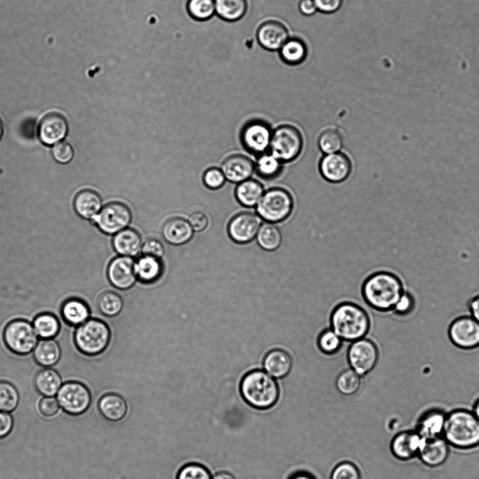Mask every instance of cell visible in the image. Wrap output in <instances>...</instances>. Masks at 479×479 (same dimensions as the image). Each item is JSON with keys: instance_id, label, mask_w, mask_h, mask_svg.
<instances>
[{"instance_id": "ba28073f", "label": "cell", "mask_w": 479, "mask_h": 479, "mask_svg": "<svg viewBox=\"0 0 479 479\" xmlns=\"http://www.w3.org/2000/svg\"><path fill=\"white\" fill-rule=\"evenodd\" d=\"M269 146L271 154L280 162H290L299 155L303 147V138L296 127L282 125L272 133Z\"/></svg>"}, {"instance_id": "11a10c76", "label": "cell", "mask_w": 479, "mask_h": 479, "mask_svg": "<svg viewBox=\"0 0 479 479\" xmlns=\"http://www.w3.org/2000/svg\"><path fill=\"white\" fill-rule=\"evenodd\" d=\"M298 9L303 15L310 16L315 13L317 8L314 0H300Z\"/></svg>"}, {"instance_id": "6da1fadb", "label": "cell", "mask_w": 479, "mask_h": 479, "mask_svg": "<svg viewBox=\"0 0 479 479\" xmlns=\"http://www.w3.org/2000/svg\"><path fill=\"white\" fill-rule=\"evenodd\" d=\"M400 278L389 270H380L365 280L362 292L367 303L380 312L393 311L404 293Z\"/></svg>"}, {"instance_id": "52a82bcc", "label": "cell", "mask_w": 479, "mask_h": 479, "mask_svg": "<svg viewBox=\"0 0 479 479\" xmlns=\"http://www.w3.org/2000/svg\"><path fill=\"white\" fill-rule=\"evenodd\" d=\"M3 339L11 352L22 355L30 353L38 343V335L33 325L22 319L12 320L6 325Z\"/></svg>"}, {"instance_id": "ee69618b", "label": "cell", "mask_w": 479, "mask_h": 479, "mask_svg": "<svg viewBox=\"0 0 479 479\" xmlns=\"http://www.w3.org/2000/svg\"><path fill=\"white\" fill-rule=\"evenodd\" d=\"M176 479H211L209 470L197 463H189L178 471Z\"/></svg>"}, {"instance_id": "d4e9b609", "label": "cell", "mask_w": 479, "mask_h": 479, "mask_svg": "<svg viewBox=\"0 0 479 479\" xmlns=\"http://www.w3.org/2000/svg\"><path fill=\"white\" fill-rule=\"evenodd\" d=\"M100 414L107 421L117 422L122 420L127 414V404L122 396L117 393L103 395L98 402Z\"/></svg>"}, {"instance_id": "94428289", "label": "cell", "mask_w": 479, "mask_h": 479, "mask_svg": "<svg viewBox=\"0 0 479 479\" xmlns=\"http://www.w3.org/2000/svg\"><path fill=\"white\" fill-rule=\"evenodd\" d=\"M3 131H4V129H3V124H2V122H1V119H0V139H1V136H2V135H3Z\"/></svg>"}, {"instance_id": "bcb514c9", "label": "cell", "mask_w": 479, "mask_h": 479, "mask_svg": "<svg viewBox=\"0 0 479 479\" xmlns=\"http://www.w3.org/2000/svg\"><path fill=\"white\" fill-rule=\"evenodd\" d=\"M414 308V297L409 291H404L393 312L398 316H407L413 312Z\"/></svg>"}, {"instance_id": "e575fe53", "label": "cell", "mask_w": 479, "mask_h": 479, "mask_svg": "<svg viewBox=\"0 0 479 479\" xmlns=\"http://www.w3.org/2000/svg\"><path fill=\"white\" fill-rule=\"evenodd\" d=\"M256 241L258 245L265 251H275L282 244V235L280 229L272 224L267 223L262 225L256 235Z\"/></svg>"}, {"instance_id": "484cf974", "label": "cell", "mask_w": 479, "mask_h": 479, "mask_svg": "<svg viewBox=\"0 0 479 479\" xmlns=\"http://www.w3.org/2000/svg\"><path fill=\"white\" fill-rule=\"evenodd\" d=\"M76 212L86 219L95 218L102 209V199L92 190H84L76 195L74 200Z\"/></svg>"}, {"instance_id": "9f6ffc18", "label": "cell", "mask_w": 479, "mask_h": 479, "mask_svg": "<svg viewBox=\"0 0 479 479\" xmlns=\"http://www.w3.org/2000/svg\"><path fill=\"white\" fill-rule=\"evenodd\" d=\"M471 317L479 323V294L473 297L468 303Z\"/></svg>"}, {"instance_id": "db71d44e", "label": "cell", "mask_w": 479, "mask_h": 479, "mask_svg": "<svg viewBox=\"0 0 479 479\" xmlns=\"http://www.w3.org/2000/svg\"><path fill=\"white\" fill-rule=\"evenodd\" d=\"M13 427V419L9 412L0 411V439L10 434Z\"/></svg>"}, {"instance_id": "5bb4252c", "label": "cell", "mask_w": 479, "mask_h": 479, "mask_svg": "<svg viewBox=\"0 0 479 479\" xmlns=\"http://www.w3.org/2000/svg\"><path fill=\"white\" fill-rule=\"evenodd\" d=\"M107 275L110 283L121 290L128 289L133 286L137 277L135 272V261L129 256H119L110 263Z\"/></svg>"}, {"instance_id": "ac0fdd59", "label": "cell", "mask_w": 479, "mask_h": 479, "mask_svg": "<svg viewBox=\"0 0 479 479\" xmlns=\"http://www.w3.org/2000/svg\"><path fill=\"white\" fill-rule=\"evenodd\" d=\"M68 131L65 117L56 112L46 114L39 126V136L46 145H54L63 140Z\"/></svg>"}, {"instance_id": "7402d4cb", "label": "cell", "mask_w": 479, "mask_h": 479, "mask_svg": "<svg viewBox=\"0 0 479 479\" xmlns=\"http://www.w3.org/2000/svg\"><path fill=\"white\" fill-rule=\"evenodd\" d=\"M292 360L290 355L280 348H275L266 353L263 363V369L275 379L287 376L291 371Z\"/></svg>"}, {"instance_id": "d6986e66", "label": "cell", "mask_w": 479, "mask_h": 479, "mask_svg": "<svg viewBox=\"0 0 479 479\" xmlns=\"http://www.w3.org/2000/svg\"><path fill=\"white\" fill-rule=\"evenodd\" d=\"M449 444L442 436L424 438L418 456L426 466L437 467L443 464L449 455Z\"/></svg>"}, {"instance_id": "f1b7e54d", "label": "cell", "mask_w": 479, "mask_h": 479, "mask_svg": "<svg viewBox=\"0 0 479 479\" xmlns=\"http://www.w3.org/2000/svg\"><path fill=\"white\" fill-rule=\"evenodd\" d=\"M61 315L67 324L78 327L88 320L90 309L83 300L72 298L62 304Z\"/></svg>"}, {"instance_id": "4316f807", "label": "cell", "mask_w": 479, "mask_h": 479, "mask_svg": "<svg viewBox=\"0 0 479 479\" xmlns=\"http://www.w3.org/2000/svg\"><path fill=\"white\" fill-rule=\"evenodd\" d=\"M445 416L439 409L426 412L419 420L416 432L424 438L442 436Z\"/></svg>"}, {"instance_id": "603a6c76", "label": "cell", "mask_w": 479, "mask_h": 479, "mask_svg": "<svg viewBox=\"0 0 479 479\" xmlns=\"http://www.w3.org/2000/svg\"><path fill=\"white\" fill-rule=\"evenodd\" d=\"M140 234L133 228H126L116 233L112 239L114 249L120 256L135 257L142 249Z\"/></svg>"}, {"instance_id": "816d5d0a", "label": "cell", "mask_w": 479, "mask_h": 479, "mask_svg": "<svg viewBox=\"0 0 479 479\" xmlns=\"http://www.w3.org/2000/svg\"><path fill=\"white\" fill-rule=\"evenodd\" d=\"M188 222L193 230L201 232L208 225L209 219L206 215L202 211L192 213L188 218Z\"/></svg>"}, {"instance_id": "f5cc1de1", "label": "cell", "mask_w": 479, "mask_h": 479, "mask_svg": "<svg viewBox=\"0 0 479 479\" xmlns=\"http://www.w3.org/2000/svg\"><path fill=\"white\" fill-rule=\"evenodd\" d=\"M317 9L324 13L336 12L341 6L343 0H314Z\"/></svg>"}, {"instance_id": "91938a15", "label": "cell", "mask_w": 479, "mask_h": 479, "mask_svg": "<svg viewBox=\"0 0 479 479\" xmlns=\"http://www.w3.org/2000/svg\"><path fill=\"white\" fill-rule=\"evenodd\" d=\"M473 413L479 421V399L475 403Z\"/></svg>"}, {"instance_id": "d590c367", "label": "cell", "mask_w": 479, "mask_h": 479, "mask_svg": "<svg viewBox=\"0 0 479 479\" xmlns=\"http://www.w3.org/2000/svg\"><path fill=\"white\" fill-rule=\"evenodd\" d=\"M32 325L38 336L43 339L55 337L60 328L57 317L50 313H43L37 315L32 322Z\"/></svg>"}, {"instance_id": "b9f144b4", "label": "cell", "mask_w": 479, "mask_h": 479, "mask_svg": "<svg viewBox=\"0 0 479 479\" xmlns=\"http://www.w3.org/2000/svg\"><path fill=\"white\" fill-rule=\"evenodd\" d=\"M318 145L320 150L326 154L337 152L343 145V138L335 129L324 130L320 136Z\"/></svg>"}, {"instance_id": "9c48e42d", "label": "cell", "mask_w": 479, "mask_h": 479, "mask_svg": "<svg viewBox=\"0 0 479 479\" xmlns=\"http://www.w3.org/2000/svg\"><path fill=\"white\" fill-rule=\"evenodd\" d=\"M56 399L62 409L72 416L82 414L91 403V395L88 388L78 381H68L62 384L57 393Z\"/></svg>"}, {"instance_id": "83f0119b", "label": "cell", "mask_w": 479, "mask_h": 479, "mask_svg": "<svg viewBox=\"0 0 479 479\" xmlns=\"http://www.w3.org/2000/svg\"><path fill=\"white\" fill-rule=\"evenodd\" d=\"M135 272L137 280L143 283L150 284L162 276L163 265L160 258L143 255L135 261Z\"/></svg>"}, {"instance_id": "7bdbcfd3", "label": "cell", "mask_w": 479, "mask_h": 479, "mask_svg": "<svg viewBox=\"0 0 479 479\" xmlns=\"http://www.w3.org/2000/svg\"><path fill=\"white\" fill-rule=\"evenodd\" d=\"M342 343V339L330 328L320 333L318 339V347L323 353L332 354L336 352Z\"/></svg>"}, {"instance_id": "7c38bea8", "label": "cell", "mask_w": 479, "mask_h": 479, "mask_svg": "<svg viewBox=\"0 0 479 479\" xmlns=\"http://www.w3.org/2000/svg\"><path fill=\"white\" fill-rule=\"evenodd\" d=\"M131 218V210L126 204L113 202L102 208L95 221L102 232L112 235L126 228Z\"/></svg>"}, {"instance_id": "5b68a950", "label": "cell", "mask_w": 479, "mask_h": 479, "mask_svg": "<svg viewBox=\"0 0 479 479\" xmlns=\"http://www.w3.org/2000/svg\"><path fill=\"white\" fill-rule=\"evenodd\" d=\"M74 337L80 352L86 355H96L107 348L110 340V331L105 322L91 318L78 326Z\"/></svg>"}, {"instance_id": "8fae6325", "label": "cell", "mask_w": 479, "mask_h": 479, "mask_svg": "<svg viewBox=\"0 0 479 479\" xmlns=\"http://www.w3.org/2000/svg\"><path fill=\"white\" fill-rule=\"evenodd\" d=\"M448 336L456 347L463 350L479 348V323L471 316L455 318L448 328Z\"/></svg>"}, {"instance_id": "6125c7cd", "label": "cell", "mask_w": 479, "mask_h": 479, "mask_svg": "<svg viewBox=\"0 0 479 479\" xmlns=\"http://www.w3.org/2000/svg\"><path fill=\"white\" fill-rule=\"evenodd\" d=\"M244 355H245V353H244ZM245 356H246V355H245ZM246 358H247V357H246ZM247 362H248V360H247ZM248 363H249V362H248ZM249 367H250V365H249ZM250 368H251V367H250ZM251 370H252V369H251Z\"/></svg>"}, {"instance_id": "ffe728a7", "label": "cell", "mask_w": 479, "mask_h": 479, "mask_svg": "<svg viewBox=\"0 0 479 479\" xmlns=\"http://www.w3.org/2000/svg\"><path fill=\"white\" fill-rule=\"evenodd\" d=\"M423 438L416 431H403L397 434L391 443L393 454L401 460H409L416 455Z\"/></svg>"}, {"instance_id": "74e56055", "label": "cell", "mask_w": 479, "mask_h": 479, "mask_svg": "<svg viewBox=\"0 0 479 479\" xmlns=\"http://www.w3.org/2000/svg\"><path fill=\"white\" fill-rule=\"evenodd\" d=\"M186 8L189 15L197 21L208 20L216 13L214 0H188Z\"/></svg>"}, {"instance_id": "7dc6e473", "label": "cell", "mask_w": 479, "mask_h": 479, "mask_svg": "<svg viewBox=\"0 0 479 479\" xmlns=\"http://www.w3.org/2000/svg\"><path fill=\"white\" fill-rule=\"evenodd\" d=\"M225 177L221 171L218 168H210L207 169L203 176V181L206 187L211 189H218L225 183Z\"/></svg>"}, {"instance_id": "30bf717a", "label": "cell", "mask_w": 479, "mask_h": 479, "mask_svg": "<svg viewBox=\"0 0 479 479\" xmlns=\"http://www.w3.org/2000/svg\"><path fill=\"white\" fill-rule=\"evenodd\" d=\"M347 357L350 368L362 376L370 372L377 364L379 349L372 341L364 337L351 342Z\"/></svg>"}, {"instance_id": "4fadbf2b", "label": "cell", "mask_w": 479, "mask_h": 479, "mask_svg": "<svg viewBox=\"0 0 479 479\" xmlns=\"http://www.w3.org/2000/svg\"><path fill=\"white\" fill-rule=\"evenodd\" d=\"M261 227L258 216L250 212L235 215L230 221L228 231L231 240L239 244L252 242Z\"/></svg>"}, {"instance_id": "d6a6232c", "label": "cell", "mask_w": 479, "mask_h": 479, "mask_svg": "<svg viewBox=\"0 0 479 479\" xmlns=\"http://www.w3.org/2000/svg\"><path fill=\"white\" fill-rule=\"evenodd\" d=\"M263 195V185L253 179H247L240 183L235 191L237 199L245 206H254L257 204Z\"/></svg>"}, {"instance_id": "2e32d148", "label": "cell", "mask_w": 479, "mask_h": 479, "mask_svg": "<svg viewBox=\"0 0 479 479\" xmlns=\"http://www.w3.org/2000/svg\"><path fill=\"white\" fill-rule=\"evenodd\" d=\"M320 170L327 181L339 183L349 176L351 171V162L344 154L339 152L328 154L321 159Z\"/></svg>"}, {"instance_id": "cb8c5ba5", "label": "cell", "mask_w": 479, "mask_h": 479, "mask_svg": "<svg viewBox=\"0 0 479 479\" xmlns=\"http://www.w3.org/2000/svg\"><path fill=\"white\" fill-rule=\"evenodd\" d=\"M194 230L188 221L176 217L167 220L162 227L164 240L171 244L181 245L191 240Z\"/></svg>"}, {"instance_id": "1f68e13d", "label": "cell", "mask_w": 479, "mask_h": 479, "mask_svg": "<svg viewBox=\"0 0 479 479\" xmlns=\"http://www.w3.org/2000/svg\"><path fill=\"white\" fill-rule=\"evenodd\" d=\"M216 13L228 22L240 20L247 10V0H214Z\"/></svg>"}, {"instance_id": "ab89813d", "label": "cell", "mask_w": 479, "mask_h": 479, "mask_svg": "<svg viewBox=\"0 0 479 479\" xmlns=\"http://www.w3.org/2000/svg\"><path fill=\"white\" fill-rule=\"evenodd\" d=\"M20 400L17 388L8 381H0V411L11 412L16 409Z\"/></svg>"}, {"instance_id": "f546056e", "label": "cell", "mask_w": 479, "mask_h": 479, "mask_svg": "<svg viewBox=\"0 0 479 479\" xmlns=\"http://www.w3.org/2000/svg\"><path fill=\"white\" fill-rule=\"evenodd\" d=\"M35 361L41 366L50 367L58 363L61 356V349L53 339H41L33 350Z\"/></svg>"}, {"instance_id": "4dcf8cb0", "label": "cell", "mask_w": 479, "mask_h": 479, "mask_svg": "<svg viewBox=\"0 0 479 479\" xmlns=\"http://www.w3.org/2000/svg\"><path fill=\"white\" fill-rule=\"evenodd\" d=\"M34 383L38 393L44 396L53 397L61 387L62 379L58 372L46 368L36 374Z\"/></svg>"}, {"instance_id": "836d02e7", "label": "cell", "mask_w": 479, "mask_h": 479, "mask_svg": "<svg viewBox=\"0 0 479 479\" xmlns=\"http://www.w3.org/2000/svg\"><path fill=\"white\" fill-rule=\"evenodd\" d=\"M307 47L298 38L288 39L280 50V55L284 63L297 65L303 63L307 56Z\"/></svg>"}, {"instance_id": "7a4b0ae2", "label": "cell", "mask_w": 479, "mask_h": 479, "mask_svg": "<svg viewBox=\"0 0 479 479\" xmlns=\"http://www.w3.org/2000/svg\"><path fill=\"white\" fill-rule=\"evenodd\" d=\"M244 400L257 409L273 407L280 398V386L275 378L263 369H252L245 373L240 383Z\"/></svg>"}, {"instance_id": "f907efd6", "label": "cell", "mask_w": 479, "mask_h": 479, "mask_svg": "<svg viewBox=\"0 0 479 479\" xmlns=\"http://www.w3.org/2000/svg\"><path fill=\"white\" fill-rule=\"evenodd\" d=\"M60 408L58 400L53 397L44 396L39 403L40 413L46 417L55 415Z\"/></svg>"}, {"instance_id": "44dd1931", "label": "cell", "mask_w": 479, "mask_h": 479, "mask_svg": "<svg viewBox=\"0 0 479 479\" xmlns=\"http://www.w3.org/2000/svg\"><path fill=\"white\" fill-rule=\"evenodd\" d=\"M254 168L253 162L247 156L234 155L223 161L221 169L228 181L241 183L249 178Z\"/></svg>"}, {"instance_id": "e0dca14e", "label": "cell", "mask_w": 479, "mask_h": 479, "mask_svg": "<svg viewBox=\"0 0 479 479\" xmlns=\"http://www.w3.org/2000/svg\"><path fill=\"white\" fill-rule=\"evenodd\" d=\"M286 26L277 20H268L258 28L256 37L259 44L268 51H277L288 40Z\"/></svg>"}, {"instance_id": "c3c4849f", "label": "cell", "mask_w": 479, "mask_h": 479, "mask_svg": "<svg viewBox=\"0 0 479 479\" xmlns=\"http://www.w3.org/2000/svg\"><path fill=\"white\" fill-rule=\"evenodd\" d=\"M52 154L58 162L67 164L72 160L74 156V150L68 143L60 142L53 146Z\"/></svg>"}, {"instance_id": "680465c9", "label": "cell", "mask_w": 479, "mask_h": 479, "mask_svg": "<svg viewBox=\"0 0 479 479\" xmlns=\"http://www.w3.org/2000/svg\"><path fill=\"white\" fill-rule=\"evenodd\" d=\"M290 479H313L311 476L306 473H298L292 476Z\"/></svg>"}, {"instance_id": "f6af8a7d", "label": "cell", "mask_w": 479, "mask_h": 479, "mask_svg": "<svg viewBox=\"0 0 479 479\" xmlns=\"http://www.w3.org/2000/svg\"><path fill=\"white\" fill-rule=\"evenodd\" d=\"M331 479H361L357 467L351 462L344 461L333 470Z\"/></svg>"}, {"instance_id": "9a60e30c", "label": "cell", "mask_w": 479, "mask_h": 479, "mask_svg": "<svg viewBox=\"0 0 479 479\" xmlns=\"http://www.w3.org/2000/svg\"><path fill=\"white\" fill-rule=\"evenodd\" d=\"M271 135L270 129L265 123L253 121L244 127L242 141L248 150L261 153L270 145Z\"/></svg>"}, {"instance_id": "8d00e7d4", "label": "cell", "mask_w": 479, "mask_h": 479, "mask_svg": "<svg viewBox=\"0 0 479 479\" xmlns=\"http://www.w3.org/2000/svg\"><path fill=\"white\" fill-rule=\"evenodd\" d=\"M362 384V376L350 367L341 372L335 381L338 391L344 395L356 393Z\"/></svg>"}, {"instance_id": "681fc988", "label": "cell", "mask_w": 479, "mask_h": 479, "mask_svg": "<svg viewBox=\"0 0 479 479\" xmlns=\"http://www.w3.org/2000/svg\"><path fill=\"white\" fill-rule=\"evenodd\" d=\"M141 252L143 255L150 256L161 259L164 254V247L159 240L150 238L143 244Z\"/></svg>"}, {"instance_id": "8992f818", "label": "cell", "mask_w": 479, "mask_h": 479, "mask_svg": "<svg viewBox=\"0 0 479 479\" xmlns=\"http://www.w3.org/2000/svg\"><path fill=\"white\" fill-rule=\"evenodd\" d=\"M294 201L290 193L281 188L267 190L257 204L258 215L269 223L284 221L291 214Z\"/></svg>"}, {"instance_id": "6f0895ef", "label": "cell", "mask_w": 479, "mask_h": 479, "mask_svg": "<svg viewBox=\"0 0 479 479\" xmlns=\"http://www.w3.org/2000/svg\"><path fill=\"white\" fill-rule=\"evenodd\" d=\"M211 479H235V477L228 472H220L216 473Z\"/></svg>"}, {"instance_id": "60d3db41", "label": "cell", "mask_w": 479, "mask_h": 479, "mask_svg": "<svg viewBox=\"0 0 479 479\" xmlns=\"http://www.w3.org/2000/svg\"><path fill=\"white\" fill-rule=\"evenodd\" d=\"M281 162L272 154H263L258 159L255 168L259 176L269 179L280 172Z\"/></svg>"}, {"instance_id": "277c9868", "label": "cell", "mask_w": 479, "mask_h": 479, "mask_svg": "<svg viewBox=\"0 0 479 479\" xmlns=\"http://www.w3.org/2000/svg\"><path fill=\"white\" fill-rule=\"evenodd\" d=\"M330 325L342 340L353 342L365 337L369 329V319L360 306L352 303H343L333 310Z\"/></svg>"}, {"instance_id": "f35d334b", "label": "cell", "mask_w": 479, "mask_h": 479, "mask_svg": "<svg viewBox=\"0 0 479 479\" xmlns=\"http://www.w3.org/2000/svg\"><path fill=\"white\" fill-rule=\"evenodd\" d=\"M123 305L121 296L112 291L101 294L97 301L98 310L107 317L117 315L122 311Z\"/></svg>"}, {"instance_id": "3957f363", "label": "cell", "mask_w": 479, "mask_h": 479, "mask_svg": "<svg viewBox=\"0 0 479 479\" xmlns=\"http://www.w3.org/2000/svg\"><path fill=\"white\" fill-rule=\"evenodd\" d=\"M442 437L459 449L475 447L479 445V421L473 412L454 410L445 416Z\"/></svg>"}]
</instances>
